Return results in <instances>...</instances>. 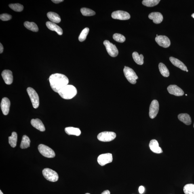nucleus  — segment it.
Instances as JSON below:
<instances>
[{
    "label": "nucleus",
    "mask_w": 194,
    "mask_h": 194,
    "mask_svg": "<svg viewBox=\"0 0 194 194\" xmlns=\"http://www.w3.org/2000/svg\"><path fill=\"white\" fill-rule=\"evenodd\" d=\"M49 79L51 88L54 92L57 93L69 83V79L67 77L60 73L53 74Z\"/></svg>",
    "instance_id": "f257e3e1"
},
{
    "label": "nucleus",
    "mask_w": 194,
    "mask_h": 194,
    "mask_svg": "<svg viewBox=\"0 0 194 194\" xmlns=\"http://www.w3.org/2000/svg\"><path fill=\"white\" fill-rule=\"evenodd\" d=\"M59 95L64 99H71L77 94V90L73 85H68L59 91Z\"/></svg>",
    "instance_id": "f03ea898"
},
{
    "label": "nucleus",
    "mask_w": 194,
    "mask_h": 194,
    "mask_svg": "<svg viewBox=\"0 0 194 194\" xmlns=\"http://www.w3.org/2000/svg\"><path fill=\"white\" fill-rule=\"evenodd\" d=\"M123 72L125 77L129 82L132 84H136V80L138 79V77L134 70L132 68L125 66Z\"/></svg>",
    "instance_id": "7ed1b4c3"
},
{
    "label": "nucleus",
    "mask_w": 194,
    "mask_h": 194,
    "mask_svg": "<svg viewBox=\"0 0 194 194\" xmlns=\"http://www.w3.org/2000/svg\"><path fill=\"white\" fill-rule=\"evenodd\" d=\"M43 174L44 178L48 181L56 182L59 179L58 175L56 172L49 168L44 169Z\"/></svg>",
    "instance_id": "20e7f679"
},
{
    "label": "nucleus",
    "mask_w": 194,
    "mask_h": 194,
    "mask_svg": "<svg viewBox=\"0 0 194 194\" xmlns=\"http://www.w3.org/2000/svg\"><path fill=\"white\" fill-rule=\"evenodd\" d=\"M28 95L32 104L33 107L37 109L39 105V99L38 95L36 91L31 87H28L27 89Z\"/></svg>",
    "instance_id": "39448f33"
},
{
    "label": "nucleus",
    "mask_w": 194,
    "mask_h": 194,
    "mask_svg": "<svg viewBox=\"0 0 194 194\" xmlns=\"http://www.w3.org/2000/svg\"><path fill=\"white\" fill-rule=\"evenodd\" d=\"M39 151L42 155L47 158H53L56 154L53 150L44 144H40L38 147Z\"/></svg>",
    "instance_id": "423d86ee"
},
{
    "label": "nucleus",
    "mask_w": 194,
    "mask_h": 194,
    "mask_svg": "<svg viewBox=\"0 0 194 194\" xmlns=\"http://www.w3.org/2000/svg\"><path fill=\"white\" fill-rule=\"evenodd\" d=\"M116 134L112 132H102L98 135V139L100 141L105 142L112 141L116 138Z\"/></svg>",
    "instance_id": "0eeeda50"
},
{
    "label": "nucleus",
    "mask_w": 194,
    "mask_h": 194,
    "mask_svg": "<svg viewBox=\"0 0 194 194\" xmlns=\"http://www.w3.org/2000/svg\"><path fill=\"white\" fill-rule=\"evenodd\" d=\"M103 44L106 47L108 54L110 56L115 57L118 56V50L115 45L113 44L107 40L104 41Z\"/></svg>",
    "instance_id": "6e6552de"
},
{
    "label": "nucleus",
    "mask_w": 194,
    "mask_h": 194,
    "mask_svg": "<svg viewBox=\"0 0 194 194\" xmlns=\"http://www.w3.org/2000/svg\"><path fill=\"white\" fill-rule=\"evenodd\" d=\"M113 161V156L112 154L106 153L102 154L99 156L98 158V162L99 164L102 166L108 163H111Z\"/></svg>",
    "instance_id": "1a4fd4ad"
},
{
    "label": "nucleus",
    "mask_w": 194,
    "mask_h": 194,
    "mask_svg": "<svg viewBox=\"0 0 194 194\" xmlns=\"http://www.w3.org/2000/svg\"><path fill=\"white\" fill-rule=\"evenodd\" d=\"M112 18L121 20H128L131 18L130 15L127 12L122 11H117L112 13Z\"/></svg>",
    "instance_id": "9d476101"
},
{
    "label": "nucleus",
    "mask_w": 194,
    "mask_h": 194,
    "mask_svg": "<svg viewBox=\"0 0 194 194\" xmlns=\"http://www.w3.org/2000/svg\"><path fill=\"white\" fill-rule=\"evenodd\" d=\"M159 105L157 100H154L150 104L149 108V116L151 119L154 118L158 113Z\"/></svg>",
    "instance_id": "9b49d317"
},
{
    "label": "nucleus",
    "mask_w": 194,
    "mask_h": 194,
    "mask_svg": "<svg viewBox=\"0 0 194 194\" xmlns=\"http://www.w3.org/2000/svg\"><path fill=\"white\" fill-rule=\"evenodd\" d=\"M155 41L160 46L167 48L170 45V41L168 37L165 36H158L155 38Z\"/></svg>",
    "instance_id": "f8f14e48"
},
{
    "label": "nucleus",
    "mask_w": 194,
    "mask_h": 194,
    "mask_svg": "<svg viewBox=\"0 0 194 194\" xmlns=\"http://www.w3.org/2000/svg\"><path fill=\"white\" fill-rule=\"evenodd\" d=\"M169 94L176 96H182L184 94L183 90L176 85H170L167 88Z\"/></svg>",
    "instance_id": "ddd939ff"
},
{
    "label": "nucleus",
    "mask_w": 194,
    "mask_h": 194,
    "mask_svg": "<svg viewBox=\"0 0 194 194\" xmlns=\"http://www.w3.org/2000/svg\"><path fill=\"white\" fill-rule=\"evenodd\" d=\"M10 105V100L8 98H3L1 104V107L4 115H8Z\"/></svg>",
    "instance_id": "4468645a"
},
{
    "label": "nucleus",
    "mask_w": 194,
    "mask_h": 194,
    "mask_svg": "<svg viewBox=\"0 0 194 194\" xmlns=\"http://www.w3.org/2000/svg\"><path fill=\"white\" fill-rule=\"evenodd\" d=\"M4 81L6 84H12L13 81V76L12 71L9 70H5L2 73Z\"/></svg>",
    "instance_id": "2eb2a0df"
},
{
    "label": "nucleus",
    "mask_w": 194,
    "mask_h": 194,
    "mask_svg": "<svg viewBox=\"0 0 194 194\" xmlns=\"http://www.w3.org/2000/svg\"><path fill=\"white\" fill-rule=\"evenodd\" d=\"M150 19L153 20V22L156 24H159L162 22L163 18L162 15L160 13L157 12H152L149 15Z\"/></svg>",
    "instance_id": "dca6fc26"
},
{
    "label": "nucleus",
    "mask_w": 194,
    "mask_h": 194,
    "mask_svg": "<svg viewBox=\"0 0 194 194\" xmlns=\"http://www.w3.org/2000/svg\"><path fill=\"white\" fill-rule=\"evenodd\" d=\"M150 150L154 153L160 154L163 153L161 148L159 146L158 142L156 140H152L149 144Z\"/></svg>",
    "instance_id": "f3484780"
},
{
    "label": "nucleus",
    "mask_w": 194,
    "mask_h": 194,
    "mask_svg": "<svg viewBox=\"0 0 194 194\" xmlns=\"http://www.w3.org/2000/svg\"><path fill=\"white\" fill-rule=\"evenodd\" d=\"M47 27L52 31L57 32L58 35H61L63 34V30L61 28L57 25L56 24L52 22L47 21L46 22Z\"/></svg>",
    "instance_id": "a211bd4d"
},
{
    "label": "nucleus",
    "mask_w": 194,
    "mask_h": 194,
    "mask_svg": "<svg viewBox=\"0 0 194 194\" xmlns=\"http://www.w3.org/2000/svg\"><path fill=\"white\" fill-rule=\"evenodd\" d=\"M31 123L32 126L34 128L41 131V132H44L45 131V128L44 125L40 120L39 119H32L31 121Z\"/></svg>",
    "instance_id": "6ab92c4d"
},
{
    "label": "nucleus",
    "mask_w": 194,
    "mask_h": 194,
    "mask_svg": "<svg viewBox=\"0 0 194 194\" xmlns=\"http://www.w3.org/2000/svg\"><path fill=\"white\" fill-rule=\"evenodd\" d=\"M169 60L174 66L180 68L183 71H186L187 70V66H185V65L178 59L173 57H170L169 58Z\"/></svg>",
    "instance_id": "aec40b11"
},
{
    "label": "nucleus",
    "mask_w": 194,
    "mask_h": 194,
    "mask_svg": "<svg viewBox=\"0 0 194 194\" xmlns=\"http://www.w3.org/2000/svg\"><path fill=\"white\" fill-rule=\"evenodd\" d=\"M178 118L186 125H189L191 124L192 120L190 115L186 113L180 114L178 115Z\"/></svg>",
    "instance_id": "412c9836"
},
{
    "label": "nucleus",
    "mask_w": 194,
    "mask_h": 194,
    "mask_svg": "<svg viewBox=\"0 0 194 194\" xmlns=\"http://www.w3.org/2000/svg\"><path fill=\"white\" fill-rule=\"evenodd\" d=\"M65 131L66 134L68 135H73L78 136L81 134V131L79 128L73 127H66L65 128Z\"/></svg>",
    "instance_id": "4be33fe9"
},
{
    "label": "nucleus",
    "mask_w": 194,
    "mask_h": 194,
    "mask_svg": "<svg viewBox=\"0 0 194 194\" xmlns=\"http://www.w3.org/2000/svg\"><path fill=\"white\" fill-rule=\"evenodd\" d=\"M47 17L51 21L54 23H59L60 22L61 18L59 15L57 13L49 12L47 13Z\"/></svg>",
    "instance_id": "5701e85b"
},
{
    "label": "nucleus",
    "mask_w": 194,
    "mask_h": 194,
    "mask_svg": "<svg viewBox=\"0 0 194 194\" xmlns=\"http://www.w3.org/2000/svg\"><path fill=\"white\" fill-rule=\"evenodd\" d=\"M132 57L135 62L137 64L142 65L144 64V57L142 54L139 55L137 52H134L133 53Z\"/></svg>",
    "instance_id": "b1692460"
},
{
    "label": "nucleus",
    "mask_w": 194,
    "mask_h": 194,
    "mask_svg": "<svg viewBox=\"0 0 194 194\" xmlns=\"http://www.w3.org/2000/svg\"><path fill=\"white\" fill-rule=\"evenodd\" d=\"M159 68L160 72L163 77H167L169 76L170 73L169 70L164 64L160 63L159 65Z\"/></svg>",
    "instance_id": "393cba45"
},
{
    "label": "nucleus",
    "mask_w": 194,
    "mask_h": 194,
    "mask_svg": "<svg viewBox=\"0 0 194 194\" xmlns=\"http://www.w3.org/2000/svg\"><path fill=\"white\" fill-rule=\"evenodd\" d=\"M30 140L27 136L24 135L22 137V140L20 144V147L22 149H25L29 147Z\"/></svg>",
    "instance_id": "a878e982"
},
{
    "label": "nucleus",
    "mask_w": 194,
    "mask_h": 194,
    "mask_svg": "<svg viewBox=\"0 0 194 194\" xmlns=\"http://www.w3.org/2000/svg\"><path fill=\"white\" fill-rule=\"evenodd\" d=\"M24 25L27 29L31 30V31L34 32L38 31V27L37 24L35 23L26 21L24 23Z\"/></svg>",
    "instance_id": "bb28decb"
},
{
    "label": "nucleus",
    "mask_w": 194,
    "mask_h": 194,
    "mask_svg": "<svg viewBox=\"0 0 194 194\" xmlns=\"http://www.w3.org/2000/svg\"><path fill=\"white\" fill-rule=\"evenodd\" d=\"M9 143L11 147L14 148L16 146L18 140V134L16 132H13L12 135L8 138Z\"/></svg>",
    "instance_id": "cd10ccee"
},
{
    "label": "nucleus",
    "mask_w": 194,
    "mask_h": 194,
    "mask_svg": "<svg viewBox=\"0 0 194 194\" xmlns=\"http://www.w3.org/2000/svg\"><path fill=\"white\" fill-rule=\"evenodd\" d=\"M160 0H144L142 3L144 6L148 7H152L158 4Z\"/></svg>",
    "instance_id": "c85d7f7f"
},
{
    "label": "nucleus",
    "mask_w": 194,
    "mask_h": 194,
    "mask_svg": "<svg viewBox=\"0 0 194 194\" xmlns=\"http://www.w3.org/2000/svg\"><path fill=\"white\" fill-rule=\"evenodd\" d=\"M183 191L185 194H194V184H186L184 186Z\"/></svg>",
    "instance_id": "c756f323"
},
{
    "label": "nucleus",
    "mask_w": 194,
    "mask_h": 194,
    "mask_svg": "<svg viewBox=\"0 0 194 194\" xmlns=\"http://www.w3.org/2000/svg\"><path fill=\"white\" fill-rule=\"evenodd\" d=\"M81 12L83 16H90L95 15V12L90 9L83 8L81 9Z\"/></svg>",
    "instance_id": "7c9ffc66"
},
{
    "label": "nucleus",
    "mask_w": 194,
    "mask_h": 194,
    "mask_svg": "<svg viewBox=\"0 0 194 194\" xmlns=\"http://www.w3.org/2000/svg\"><path fill=\"white\" fill-rule=\"evenodd\" d=\"M9 6L12 10L16 12H21L24 9V6L20 4H11Z\"/></svg>",
    "instance_id": "2f4dec72"
},
{
    "label": "nucleus",
    "mask_w": 194,
    "mask_h": 194,
    "mask_svg": "<svg viewBox=\"0 0 194 194\" xmlns=\"http://www.w3.org/2000/svg\"><path fill=\"white\" fill-rule=\"evenodd\" d=\"M89 31V29L88 28H84L80 34L79 37V40L80 42L85 41L87 35H88Z\"/></svg>",
    "instance_id": "473e14b6"
},
{
    "label": "nucleus",
    "mask_w": 194,
    "mask_h": 194,
    "mask_svg": "<svg viewBox=\"0 0 194 194\" xmlns=\"http://www.w3.org/2000/svg\"><path fill=\"white\" fill-rule=\"evenodd\" d=\"M113 38L115 41L119 43H123L125 40V38L121 34H115L113 35Z\"/></svg>",
    "instance_id": "72a5a7b5"
},
{
    "label": "nucleus",
    "mask_w": 194,
    "mask_h": 194,
    "mask_svg": "<svg viewBox=\"0 0 194 194\" xmlns=\"http://www.w3.org/2000/svg\"><path fill=\"white\" fill-rule=\"evenodd\" d=\"M11 15L6 13H4V14L1 15L0 16V19L3 21H7L10 20L12 18Z\"/></svg>",
    "instance_id": "f704fd0d"
},
{
    "label": "nucleus",
    "mask_w": 194,
    "mask_h": 194,
    "mask_svg": "<svg viewBox=\"0 0 194 194\" xmlns=\"http://www.w3.org/2000/svg\"><path fill=\"white\" fill-rule=\"evenodd\" d=\"M138 191L140 194H142L143 193L144 191V187H143V186H140L139 188Z\"/></svg>",
    "instance_id": "c9c22d12"
},
{
    "label": "nucleus",
    "mask_w": 194,
    "mask_h": 194,
    "mask_svg": "<svg viewBox=\"0 0 194 194\" xmlns=\"http://www.w3.org/2000/svg\"><path fill=\"white\" fill-rule=\"evenodd\" d=\"M63 1H63V0H52V1L53 3L56 4L62 2H63Z\"/></svg>",
    "instance_id": "e433bc0d"
},
{
    "label": "nucleus",
    "mask_w": 194,
    "mask_h": 194,
    "mask_svg": "<svg viewBox=\"0 0 194 194\" xmlns=\"http://www.w3.org/2000/svg\"><path fill=\"white\" fill-rule=\"evenodd\" d=\"M0 45H0V53L2 54L3 52L4 48L3 45L1 43H0Z\"/></svg>",
    "instance_id": "4c0bfd02"
},
{
    "label": "nucleus",
    "mask_w": 194,
    "mask_h": 194,
    "mask_svg": "<svg viewBox=\"0 0 194 194\" xmlns=\"http://www.w3.org/2000/svg\"><path fill=\"white\" fill-rule=\"evenodd\" d=\"M101 194H110V192L109 190H105L103 192H102Z\"/></svg>",
    "instance_id": "58836bf2"
},
{
    "label": "nucleus",
    "mask_w": 194,
    "mask_h": 194,
    "mask_svg": "<svg viewBox=\"0 0 194 194\" xmlns=\"http://www.w3.org/2000/svg\"><path fill=\"white\" fill-rule=\"evenodd\" d=\"M192 17L194 18V13H193V14L192 15Z\"/></svg>",
    "instance_id": "ea45409f"
},
{
    "label": "nucleus",
    "mask_w": 194,
    "mask_h": 194,
    "mask_svg": "<svg viewBox=\"0 0 194 194\" xmlns=\"http://www.w3.org/2000/svg\"><path fill=\"white\" fill-rule=\"evenodd\" d=\"M0 194H3V193L2 192L1 190V191H0Z\"/></svg>",
    "instance_id": "a19ab883"
},
{
    "label": "nucleus",
    "mask_w": 194,
    "mask_h": 194,
    "mask_svg": "<svg viewBox=\"0 0 194 194\" xmlns=\"http://www.w3.org/2000/svg\"><path fill=\"white\" fill-rule=\"evenodd\" d=\"M186 72H188V70H186Z\"/></svg>",
    "instance_id": "79ce46f5"
},
{
    "label": "nucleus",
    "mask_w": 194,
    "mask_h": 194,
    "mask_svg": "<svg viewBox=\"0 0 194 194\" xmlns=\"http://www.w3.org/2000/svg\"><path fill=\"white\" fill-rule=\"evenodd\" d=\"M85 194H90L89 193H86Z\"/></svg>",
    "instance_id": "37998d69"
},
{
    "label": "nucleus",
    "mask_w": 194,
    "mask_h": 194,
    "mask_svg": "<svg viewBox=\"0 0 194 194\" xmlns=\"http://www.w3.org/2000/svg\"><path fill=\"white\" fill-rule=\"evenodd\" d=\"M186 96H187V95L186 94Z\"/></svg>",
    "instance_id": "c03bdc74"
},
{
    "label": "nucleus",
    "mask_w": 194,
    "mask_h": 194,
    "mask_svg": "<svg viewBox=\"0 0 194 194\" xmlns=\"http://www.w3.org/2000/svg\"><path fill=\"white\" fill-rule=\"evenodd\" d=\"M193 127H194V125H193Z\"/></svg>",
    "instance_id": "a18cd8bd"
}]
</instances>
